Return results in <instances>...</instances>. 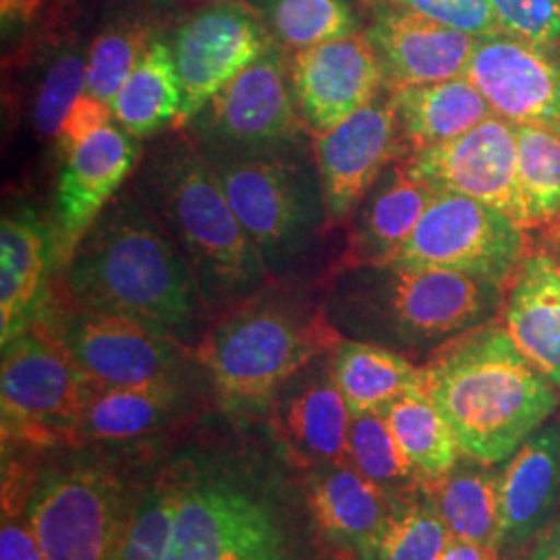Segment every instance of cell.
<instances>
[{
	"label": "cell",
	"mask_w": 560,
	"mask_h": 560,
	"mask_svg": "<svg viewBox=\"0 0 560 560\" xmlns=\"http://www.w3.org/2000/svg\"><path fill=\"white\" fill-rule=\"evenodd\" d=\"M191 409V382L159 386H106L85 381L80 444L148 441L189 416Z\"/></svg>",
	"instance_id": "cell-25"
},
{
	"label": "cell",
	"mask_w": 560,
	"mask_h": 560,
	"mask_svg": "<svg viewBox=\"0 0 560 560\" xmlns=\"http://www.w3.org/2000/svg\"><path fill=\"white\" fill-rule=\"evenodd\" d=\"M451 532L430 494L418 490L390 499L374 560H439Z\"/></svg>",
	"instance_id": "cell-34"
},
{
	"label": "cell",
	"mask_w": 560,
	"mask_h": 560,
	"mask_svg": "<svg viewBox=\"0 0 560 560\" xmlns=\"http://www.w3.org/2000/svg\"><path fill=\"white\" fill-rule=\"evenodd\" d=\"M88 92V57L80 46L65 44L50 59L34 102V127L42 138L57 140L71 106Z\"/></svg>",
	"instance_id": "cell-38"
},
{
	"label": "cell",
	"mask_w": 560,
	"mask_h": 560,
	"mask_svg": "<svg viewBox=\"0 0 560 560\" xmlns=\"http://www.w3.org/2000/svg\"><path fill=\"white\" fill-rule=\"evenodd\" d=\"M291 83L310 138L328 133L386 88L381 59L365 32L293 52Z\"/></svg>",
	"instance_id": "cell-17"
},
{
	"label": "cell",
	"mask_w": 560,
	"mask_h": 560,
	"mask_svg": "<svg viewBox=\"0 0 560 560\" xmlns=\"http://www.w3.org/2000/svg\"><path fill=\"white\" fill-rule=\"evenodd\" d=\"M402 164L434 189L481 201L532 231L521 200L515 125L499 115L481 120L455 140L409 154Z\"/></svg>",
	"instance_id": "cell-13"
},
{
	"label": "cell",
	"mask_w": 560,
	"mask_h": 560,
	"mask_svg": "<svg viewBox=\"0 0 560 560\" xmlns=\"http://www.w3.org/2000/svg\"><path fill=\"white\" fill-rule=\"evenodd\" d=\"M480 460L457 463L448 474L421 480L451 536L502 550L499 474Z\"/></svg>",
	"instance_id": "cell-29"
},
{
	"label": "cell",
	"mask_w": 560,
	"mask_h": 560,
	"mask_svg": "<svg viewBox=\"0 0 560 560\" xmlns=\"http://www.w3.org/2000/svg\"><path fill=\"white\" fill-rule=\"evenodd\" d=\"M277 44L289 52L360 34L349 0H247Z\"/></svg>",
	"instance_id": "cell-32"
},
{
	"label": "cell",
	"mask_w": 560,
	"mask_h": 560,
	"mask_svg": "<svg viewBox=\"0 0 560 560\" xmlns=\"http://www.w3.org/2000/svg\"><path fill=\"white\" fill-rule=\"evenodd\" d=\"M177 509V483L168 457L141 483L115 560H162Z\"/></svg>",
	"instance_id": "cell-37"
},
{
	"label": "cell",
	"mask_w": 560,
	"mask_h": 560,
	"mask_svg": "<svg viewBox=\"0 0 560 560\" xmlns=\"http://www.w3.org/2000/svg\"><path fill=\"white\" fill-rule=\"evenodd\" d=\"M133 194L189 261L208 312L221 316L275 282L191 138L156 150L141 166Z\"/></svg>",
	"instance_id": "cell-5"
},
{
	"label": "cell",
	"mask_w": 560,
	"mask_h": 560,
	"mask_svg": "<svg viewBox=\"0 0 560 560\" xmlns=\"http://www.w3.org/2000/svg\"><path fill=\"white\" fill-rule=\"evenodd\" d=\"M272 44L275 38L258 13L241 0H222L185 21L173 40L183 90L177 125L194 119L206 102Z\"/></svg>",
	"instance_id": "cell-14"
},
{
	"label": "cell",
	"mask_w": 560,
	"mask_h": 560,
	"mask_svg": "<svg viewBox=\"0 0 560 560\" xmlns=\"http://www.w3.org/2000/svg\"><path fill=\"white\" fill-rule=\"evenodd\" d=\"M312 145L330 224L349 221L382 173L409 156L395 96L386 88Z\"/></svg>",
	"instance_id": "cell-15"
},
{
	"label": "cell",
	"mask_w": 560,
	"mask_h": 560,
	"mask_svg": "<svg viewBox=\"0 0 560 560\" xmlns=\"http://www.w3.org/2000/svg\"><path fill=\"white\" fill-rule=\"evenodd\" d=\"M42 324L78 365L83 378L106 386H159L194 381L196 351L175 337L119 314L50 301Z\"/></svg>",
	"instance_id": "cell-10"
},
{
	"label": "cell",
	"mask_w": 560,
	"mask_h": 560,
	"mask_svg": "<svg viewBox=\"0 0 560 560\" xmlns=\"http://www.w3.org/2000/svg\"><path fill=\"white\" fill-rule=\"evenodd\" d=\"M0 15H2L4 27L9 23H15V21H27V18H25V2L23 0H0Z\"/></svg>",
	"instance_id": "cell-45"
},
{
	"label": "cell",
	"mask_w": 560,
	"mask_h": 560,
	"mask_svg": "<svg viewBox=\"0 0 560 560\" xmlns=\"http://www.w3.org/2000/svg\"><path fill=\"white\" fill-rule=\"evenodd\" d=\"M560 499V420L521 444L499 474L502 550H520L555 520Z\"/></svg>",
	"instance_id": "cell-24"
},
{
	"label": "cell",
	"mask_w": 560,
	"mask_h": 560,
	"mask_svg": "<svg viewBox=\"0 0 560 560\" xmlns=\"http://www.w3.org/2000/svg\"><path fill=\"white\" fill-rule=\"evenodd\" d=\"M465 78L494 115L560 136V42H534L513 34L478 40Z\"/></svg>",
	"instance_id": "cell-16"
},
{
	"label": "cell",
	"mask_w": 560,
	"mask_h": 560,
	"mask_svg": "<svg viewBox=\"0 0 560 560\" xmlns=\"http://www.w3.org/2000/svg\"><path fill=\"white\" fill-rule=\"evenodd\" d=\"M423 368V393L451 425L467 459H511L559 407V388L492 320L463 335Z\"/></svg>",
	"instance_id": "cell-4"
},
{
	"label": "cell",
	"mask_w": 560,
	"mask_h": 560,
	"mask_svg": "<svg viewBox=\"0 0 560 560\" xmlns=\"http://www.w3.org/2000/svg\"><path fill=\"white\" fill-rule=\"evenodd\" d=\"M502 32L534 42H560V0H488Z\"/></svg>",
	"instance_id": "cell-39"
},
{
	"label": "cell",
	"mask_w": 560,
	"mask_h": 560,
	"mask_svg": "<svg viewBox=\"0 0 560 560\" xmlns=\"http://www.w3.org/2000/svg\"><path fill=\"white\" fill-rule=\"evenodd\" d=\"M314 517L328 544L345 560H374L390 497L351 465L305 469Z\"/></svg>",
	"instance_id": "cell-22"
},
{
	"label": "cell",
	"mask_w": 560,
	"mask_h": 560,
	"mask_svg": "<svg viewBox=\"0 0 560 560\" xmlns=\"http://www.w3.org/2000/svg\"><path fill=\"white\" fill-rule=\"evenodd\" d=\"M25 2V18L32 20L34 13L38 11V7L42 4V0H23Z\"/></svg>",
	"instance_id": "cell-46"
},
{
	"label": "cell",
	"mask_w": 560,
	"mask_h": 560,
	"mask_svg": "<svg viewBox=\"0 0 560 560\" xmlns=\"http://www.w3.org/2000/svg\"><path fill=\"white\" fill-rule=\"evenodd\" d=\"M529 252L527 231L501 210L436 189L390 264L446 268L509 287Z\"/></svg>",
	"instance_id": "cell-12"
},
{
	"label": "cell",
	"mask_w": 560,
	"mask_h": 560,
	"mask_svg": "<svg viewBox=\"0 0 560 560\" xmlns=\"http://www.w3.org/2000/svg\"><path fill=\"white\" fill-rule=\"evenodd\" d=\"M233 423L177 446V509L162 560H345L324 538L305 467Z\"/></svg>",
	"instance_id": "cell-1"
},
{
	"label": "cell",
	"mask_w": 560,
	"mask_h": 560,
	"mask_svg": "<svg viewBox=\"0 0 560 560\" xmlns=\"http://www.w3.org/2000/svg\"><path fill=\"white\" fill-rule=\"evenodd\" d=\"M332 351V349H330ZM330 351L305 363L270 402V436L301 467L351 465V411L332 374Z\"/></svg>",
	"instance_id": "cell-18"
},
{
	"label": "cell",
	"mask_w": 560,
	"mask_h": 560,
	"mask_svg": "<svg viewBox=\"0 0 560 560\" xmlns=\"http://www.w3.org/2000/svg\"><path fill=\"white\" fill-rule=\"evenodd\" d=\"M52 448L27 476L23 513L46 560H115L145 474L94 448Z\"/></svg>",
	"instance_id": "cell-7"
},
{
	"label": "cell",
	"mask_w": 560,
	"mask_h": 560,
	"mask_svg": "<svg viewBox=\"0 0 560 560\" xmlns=\"http://www.w3.org/2000/svg\"><path fill=\"white\" fill-rule=\"evenodd\" d=\"M351 467L376 483L390 499L405 497L421 486L420 474L402 455L381 411L358 413L349 425Z\"/></svg>",
	"instance_id": "cell-36"
},
{
	"label": "cell",
	"mask_w": 560,
	"mask_h": 560,
	"mask_svg": "<svg viewBox=\"0 0 560 560\" xmlns=\"http://www.w3.org/2000/svg\"><path fill=\"white\" fill-rule=\"evenodd\" d=\"M502 324L521 353L560 390V258L536 247L509 284Z\"/></svg>",
	"instance_id": "cell-26"
},
{
	"label": "cell",
	"mask_w": 560,
	"mask_h": 560,
	"mask_svg": "<svg viewBox=\"0 0 560 560\" xmlns=\"http://www.w3.org/2000/svg\"><path fill=\"white\" fill-rule=\"evenodd\" d=\"M330 360L351 416L381 411L386 402L423 388V368L381 345L340 339L330 351Z\"/></svg>",
	"instance_id": "cell-28"
},
{
	"label": "cell",
	"mask_w": 560,
	"mask_h": 560,
	"mask_svg": "<svg viewBox=\"0 0 560 560\" xmlns=\"http://www.w3.org/2000/svg\"><path fill=\"white\" fill-rule=\"evenodd\" d=\"M140 145L122 127L106 125L78 145L62 166L55 196V275L119 194L136 168Z\"/></svg>",
	"instance_id": "cell-20"
},
{
	"label": "cell",
	"mask_w": 560,
	"mask_h": 560,
	"mask_svg": "<svg viewBox=\"0 0 560 560\" xmlns=\"http://www.w3.org/2000/svg\"><path fill=\"white\" fill-rule=\"evenodd\" d=\"M340 339L322 305L275 280L221 314L196 347V358L222 416L256 423L268 416L280 386Z\"/></svg>",
	"instance_id": "cell-6"
},
{
	"label": "cell",
	"mask_w": 560,
	"mask_h": 560,
	"mask_svg": "<svg viewBox=\"0 0 560 560\" xmlns=\"http://www.w3.org/2000/svg\"><path fill=\"white\" fill-rule=\"evenodd\" d=\"M203 154H260L307 141L291 83V52L272 44L189 120Z\"/></svg>",
	"instance_id": "cell-11"
},
{
	"label": "cell",
	"mask_w": 560,
	"mask_h": 560,
	"mask_svg": "<svg viewBox=\"0 0 560 560\" xmlns=\"http://www.w3.org/2000/svg\"><path fill=\"white\" fill-rule=\"evenodd\" d=\"M521 560H560V517H555Z\"/></svg>",
	"instance_id": "cell-43"
},
{
	"label": "cell",
	"mask_w": 560,
	"mask_h": 560,
	"mask_svg": "<svg viewBox=\"0 0 560 560\" xmlns=\"http://www.w3.org/2000/svg\"><path fill=\"white\" fill-rule=\"evenodd\" d=\"M152 42L154 27L145 18L120 15L106 23L88 52V92L113 104Z\"/></svg>",
	"instance_id": "cell-35"
},
{
	"label": "cell",
	"mask_w": 560,
	"mask_h": 560,
	"mask_svg": "<svg viewBox=\"0 0 560 560\" xmlns=\"http://www.w3.org/2000/svg\"><path fill=\"white\" fill-rule=\"evenodd\" d=\"M203 156L270 277H289L330 224L314 145Z\"/></svg>",
	"instance_id": "cell-8"
},
{
	"label": "cell",
	"mask_w": 560,
	"mask_h": 560,
	"mask_svg": "<svg viewBox=\"0 0 560 560\" xmlns=\"http://www.w3.org/2000/svg\"><path fill=\"white\" fill-rule=\"evenodd\" d=\"M55 300L119 314L196 347L208 307L200 284L175 241L140 198L117 194L55 275Z\"/></svg>",
	"instance_id": "cell-2"
},
{
	"label": "cell",
	"mask_w": 560,
	"mask_h": 560,
	"mask_svg": "<svg viewBox=\"0 0 560 560\" xmlns=\"http://www.w3.org/2000/svg\"><path fill=\"white\" fill-rule=\"evenodd\" d=\"M370 7L372 21L365 36L381 59L386 90L465 78L478 36L395 2Z\"/></svg>",
	"instance_id": "cell-19"
},
{
	"label": "cell",
	"mask_w": 560,
	"mask_h": 560,
	"mask_svg": "<svg viewBox=\"0 0 560 560\" xmlns=\"http://www.w3.org/2000/svg\"><path fill=\"white\" fill-rule=\"evenodd\" d=\"M365 2L368 4L395 2L478 38L502 34L501 23L497 20L494 11L490 9L488 0H365Z\"/></svg>",
	"instance_id": "cell-40"
},
{
	"label": "cell",
	"mask_w": 560,
	"mask_h": 560,
	"mask_svg": "<svg viewBox=\"0 0 560 560\" xmlns=\"http://www.w3.org/2000/svg\"><path fill=\"white\" fill-rule=\"evenodd\" d=\"M436 189L413 177L402 159L390 164L351 214L347 247L335 268L390 264L413 235Z\"/></svg>",
	"instance_id": "cell-23"
},
{
	"label": "cell",
	"mask_w": 560,
	"mask_h": 560,
	"mask_svg": "<svg viewBox=\"0 0 560 560\" xmlns=\"http://www.w3.org/2000/svg\"><path fill=\"white\" fill-rule=\"evenodd\" d=\"M110 119H115L113 104L85 92L80 101L71 106L69 115L65 117V122L60 127L57 136L60 150L65 154H71L90 136L101 131L102 127L110 125Z\"/></svg>",
	"instance_id": "cell-41"
},
{
	"label": "cell",
	"mask_w": 560,
	"mask_h": 560,
	"mask_svg": "<svg viewBox=\"0 0 560 560\" xmlns=\"http://www.w3.org/2000/svg\"><path fill=\"white\" fill-rule=\"evenodd\" d=\"M521 200L532 229L560 241V136L540 127L515 125Z\"/></svg>",
	"instance_id": "cell-33"
},
{
	"label": "cell",
	"mask_w": 560,
	"mask_h": 560,
	"mask_svg": "<svg viewBox=\"0 0 560 560\" xmlns=\"http://www.w3.org/2000/svg\"><path fill=\"white\" fill-rule=\"evenodd\" d=\"M393 96L409 154L455 140L494 117L490 102L467 78L409 85Z\"/></svg>",
	"instance_id": "cell-27"
},
{
	"label": "cell",
	"mask_w": 560,
	"mask_h": 560,
	"mask_svg": "<svg viewBox=\"0 0 560 560\" xmlns=\"http://www.w3.org/2000/svg\"><path fill=\"white\" fill-rule=\"evenodd\" d=\"M55 266L52 222L32 206L7 212L0 226V345L40 320Z\"/></svg>",
	"instance_id": "cell-21"
},
{
	"label": "cell",
	"mask_w": 560,
	"mask_h": 560,
	"mask_svg": "<svg viewBox=\"0 0 560 560\" xmlns=\"http://www.w3.org/2000/svg\"><path fill=\"white\" fill-rule=\"evenodd\" d=\"M183 90L173 46L154 38L113 102L115 120L143 140L179 120Z\"/></svg>",
	"instance_id": "cell-30"
},
{
	"label": "cell",
	"mask_w": 560,
	"mask_h": 560,
	"mask_svg": "<svg viewBox=\"0 0 560 560\" xmlns=\"http://www.w3.org/2000/svg\"><path fill=\"white\" fill-rule=\"evenodd\" d=\"M504 291L499 282L446 268L365 264L332 268L322 307L342 339L432 358L494 320Z\"/></svg>",
	"instance_id": "cell-3"
},
{
	"label": "cell",
	"mask_w": 560,
	"mask_h": 560,
	"mask_svg": "<svg viewBox=\"0 0 560 560\" xmlns=\"http://www.w3.org/2000/svg\"><path fill=\"white\" fill-rule=\"evenodd\" d=\"M85 378L42 324L2 345V442L40 451L80 444Z\"/></svg>",
	"instance_id": "cell-9"
},
{
	"label": "cell",
	"mask_w": 560,
	"mask_h": 560,
	"mask_svg": "<svg viewBox=\"0 0 560 560\" xmlns=\"http://www.w3.org/2000/svg\"><path fill=\"white\" fill-rule=\"evenodd\" d=\"M381 413L421 480L441 478L459 463V442L423 388L386 402Z\"/></svg>",
	"instance_id": "cell-31"
},
{
	"label": "cell",
	"mask_w": 560,
	"mask_h": 560,
	"mask_svg": "<svg viewBox=\"0 0 560 560\" xmlns=\"http://www.w3.org/2000/svg\"><path fill=\"white\" fill-rule=\"evenodd\" d=\"M439 560H501V552L451 536Z\"/></svg>",
	"instance_id": "cell-44"
},
{
	"label": "cell",
	"mask_w": 560,
	"mask_h": 560,
	"mask_svg": "<svg viewBox=\"0 0 560 560\" xmlns=\"http://www.w3.org/2000/svg\"><path fill=\"white\" fill-rule=\"evenodd\" d=\"M0 560H46L27 521L20 523L15 513H2Z\"/></svg>",
	"instance_id": "cell-42"
}]
</instances>
